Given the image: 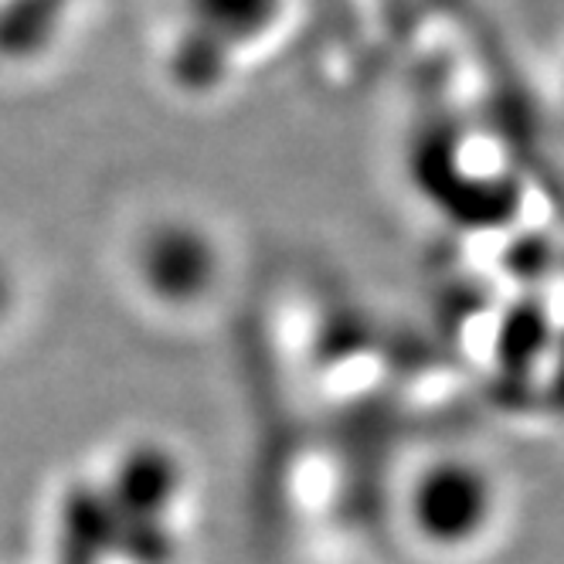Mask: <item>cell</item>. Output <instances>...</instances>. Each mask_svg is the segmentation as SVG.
Wrapping results in <instances>:
<instances>
[{
  "label": "cell",
  "mask_w": 564,
  "mask_h": 564,
  "mask_svg": "<svg viewBox=\"0 0 564 564\" xmlns=\"http://www.w3.org/2000/svg\"><path fill=\"white\" fill-rule=\"evenodd\" d=\"M137 272L156 300L184 306L212 290L218 252L208 235H200L191 225L167 221L143 235L137 249Z\"/></svg>",
  "instance_id": "2"
},
{
  "label": "cell",
  "mask_w": 564,
  "mask_h": 564,
  "mask_svg": "<svg viewBox=\"0 0 564 564\" xmlns=\"http://www.w3.org/2000/svg\"><path fill=\"white\" fill-rule=\"evenodd\" d=\"M58 564H106L116 554L119 517L99 487H75L58 510Z\"/></svg>",
  "instance_id": "4"
},
{
  "label": "cell",
  "mask_w": 564,
  "mask_h": 564,
  "mask_svg": "<svg viewBox=\"0 0 564 564\" xmlns=\"http://www.w3.org/2000/svg\"><path fill=\"white\" fill-rule=\"evenodd\" d=\"M181 494V463L164 446H133L119 456L106 497L119 520H164Z\"/></svg>",
  "instance_id": "3"
},
{
  "label": "cell",
  "mask_w": 564,
  "mask_h": 564,
  "mask_svg": "<svg viewBox=\"0 0 564 564\" xmlns=\"http://www.w3.org/2000/svg\"><path fill=\"white\" fill-rule=\"evenodd\" d=\"M191 18L208 37H231L235 45H252V37L265 34L279 18L282 0H184Z\"/></svg>",
  "instance_id": "5"
},
{
  "label": "cell",
  "mask_w": 564,
  "mask_h": 564,
  "mask_svg": "<svg viewBox=\"0 0 564 564\" xmlns=\"http://www.w3.org/2000/svg\"><path fill=\"white\" fill-rule=\"evenodd\" d=\"M409 517L429 544L466 547L487 534L497 517V482L473 459H435L412 482Z\"/></svg>",
  "instance_id": "1"
}]
</instances>
